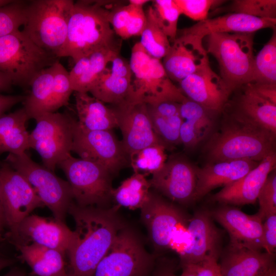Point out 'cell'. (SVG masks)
<instances>
[{"mask_svg":"<svg viewBox=\"0 0 276 276\" xmlns=\"http://www.w3.org/2000/svg\"><path fill=\"white\" fill-rule=\"evenodd\" d=\"M25 96L22 95H4L0 94V117L18 103L23 102Z\"/></svg>","mask_w":276,"mask_h":276,"instance_id":"obj_51","label":"cell"},{"mask_svg":"<svg viewBox=\"0 0 276 276\" xmlns=\"http://www.w3.org/2000/svg\"><path fill=\"white\" fill-rule=\"evenodd\" d=\"M225 110L276 134V104L261 96L251 83L242 85L231 95Z\"/></svg>","mask_w":276,"mask_h":276,"instance_id":"obj_21","label":"cell"},{"mask_svg":"<svg viewBox=\"0 0 276 276\" xmlns=\"http://www.w3.org/2000/svg\"><path fill=\"white\" fill-rule=\"evenodd\" d=\"M275 165L274 153L260 161L241 178L223 187L211 197V200L228 205L254 204L268 175L275 169Z\"/></svg>","mask_w":276,"mask_h":276,"instance_id":"obj_22","label":"cell"},{"mask_svg":"<svg viewBox=\"0 0 276 276\" xmlns=\"http://www.w3.org/2000/svg\"><path fill=\"white\" fill-rule=\"evenodd\" d=\"M132 78L116 74L107 67L89 92L102 102L111 105L132 101Z\"/></svg>","mask_w":276,"mask_h":276,"instance_id":"obj_31","label":"cell"},{"mask_svg":"<svg viewBox=\"0 0 276 276\" xmlns=\"http://www.w3.org/2000/svg\"><path fill=\"white\" fill-rule=\"evenodd\" d=\"M15 262V260L14 259L0 254V271L7 267L11 266Z\"/></svg>","mask_w":276,"mask_h":276,"instance_id":"obj_53","label":"cell"},{"mask_svg":"<svg viewBox=\"0 0 276 276\" xmlns=\"http://www.w3.org/2000/svg\"><path fill=\"white\" fill-rule=\"evenodd\" d=\"M146 176L134 172L118 188L113 189L111 197L116 205L132 210L141 209L148 201L151 192L150 180Z\"/></svg>","mask_w":276,"mask_h":276,"instance_id":"obj_32","label":"cell"},{"mask_svg":"<svg viewBox=\"0 0 276 276\" xmlns=\"http://www.w3.org/2000/svg\"><path fill=\"white\" fill-rule=\"evenodd\" d=\"M197 167L179 156L168 158L163 168L152 175L151 187L170 200L181 204L194 201Z\"/></svg>","mask_w":276,"mask_h":276,"instance_id":"obj_16","label":"cell"},{"mask_svg":"<svg viewBox=\"0 0 276 276\" xmlns=\"http://www.w3.org/2000/svg\"><path fill=\"white\" fill-rule=\"evenodd\" d=\"M145 19L143 7L129 3L113 7L109 17L115 34L124 39L139 34L144 27Z\"/></svg>","mask_w":276,"mask_h":276,"instance_id":"obj_33","label":"cell"},{"mask_svg":"<svg viewBox=\"0 0 276 276\" xmlns=\"http://www.w3.org/2000/svg\"><path fill=\"white\" fill-rule=\"evenodd\" d=\"M251 160H231L208 162L197 168V181L194 201L202 198L212 190L225 187L241 178L259 164Z\"/></svg>","mask_w":276,"mask_h":276,"instance_id":"obj_25","label":"cell"},{"mask_svg":"<svg viewBox=\"0 0 276 276\" xmlns=\"http://www.w3.org/2000/svg\"><path fill=\"white\" fill-rule=\"evenodd\" d=\"M0 187L5 224L13 239L21 222L44 205L25 178L5 162L0 167Z\"/></svg>","mask_w":276,"mask_h":276,"instance_id":"obj_13","label":"cell"},{"mask_svg":"<svg viewBox=\"0 0 276 276\" xmlns=\"http://www.w3.org/2000/svg\"><path fill=\"white\" fill-rule=\"evenodd\" d=\"M74 3L71 0L28 1L23 32L39 47L58 58L67 39Z\"/></svg>","mask_w":276,"mask_h":276,"instance_id":"obj_5","label":"cell"},{"mask_svg":"<svg viewBox=\"0 0 276 276\" xmlns=\"http://www.w3.org/2000/svg\"><path fill=\"white\" fill-rule=\"evenodd\" d=\"M66 276H72L70 273H68V275Z\"/></svg>","mask_w":276,"mask_h":276,"instance_id":"obj_62","label":"cell"},{"mask_svg":"<svg viewBox=\"0 0 276 276\" xmlns=\"http://www.w3.org/2000/svg\"><path fill=\"white\" fill-rule=\"evenodd\" d=\"M107 1L74 2L68 23L66 42L59 57H70L75 63L83 57L107 48H120L109 21Z\"/></svg>","mask_w":276,"mask_h":276,"instance_id":"obj_3","label":"cell"},{"mask_svg":"<svg viewBox=\"0 0 276 276\" xmlns=\"http://www.w3.org/2000/svg\"><path fill=\"white\" fill-rule=\"evenodd\" d=\"M150 242L155 249H172L188 233L183 213L156 193L150 192L148 201L140 209Z\"/></svg>","mask_w":276,"mask_h":276,"instance_id":"obj_11","label":"cell"},{"mask_svg":"<svg viewBox=\"0 0 276 276\" xmlns=\"http://www.w3.org/2000/svg\"><path fill=\"white\" fill-rule=\"evenodd\" d=\"M2 276H26V274L22 270L14 268Z\"/></svg>","mask_w":276,"mask_h":276,"instance_id":"obj_55","label":"cell"},{"mask_svg":"<svg viewBox=\"0 0 276 276\" xmlns=\"http://www.w3.org/2000/svg\"><path fill=\"white\" fill-rule=\"evenodd\" d=\"M27 2L11 1L0 7V38L19 30L23 26Z\"/></svg>","mask_w":276,"mask_h":276,"instance_id":"obj_42","label":"cell"},{"mask_svg":"<svg viewBox=\"0 0 276 276\" xmlns=\"http://www.w3.org/2000/svg\"><path fill=\"white\" fill-rule=\"evenodd\" d=\"M180 103L171 100H163L146 105L150 113L162 117H173L180 115Z\"/></svg>","mask_w":276,"mask_h":276,"instance_id":"obj_48","label":"cell"},{"mask_svg":"<svg viewBox=\"0 0 276 276\" xmlns=\"http://www.w3.org/2000/svg\"><path fill=\"white\" fill-rule=\"evenodd\" d=\"M89 64L88 56L82 57L75 62L74 67L68 73L70 81L73 90L87 71Z\"/></svg>","mask_w":276,"mask_h":276,"instance_id":"obj_49","label":"cell"},{"mask_svg":"<svg viewBox=\"0 0 276 276\" xmlns=\"http://www.w3.org/2000/svg\"><path fill=\"white\" fill-rule=\"evenodd\" d=\"M133 101L147 104L163 100L181 103L186 98L169 78L160 60L149 55L140 42L131 50Z\"/></svg>","mask_w":276,"mask_h":276,"instance_id":"obj_7","label":"cell"},{"mask_svg":"<svg viewBox=\"0 0 276 276\" xmlns=\"http://www.w3.org/2000/svg\"><path fill=\"white\" fill-rule=\"evenodd\" d=\"M57 57L37 45L19 30L0 38V72L12 84L29 86L35 76Z\"/></svg>","mask_w":276,"mask_h":276,"instance_id":"obj_6","label":"cell"},{"mask_svg":"<svg viewBox=\"0 0 276 276\" xmlns=\"http://www.w3.org/2000/svg\"><path fill=\"white\" fill-rule=\"evenodd\" d=\"M152 6L162 29L171 43L177 36V23L181 14L174 0L153 1Z\"/></svg>","mask_w":276,"mask_h":276,"instance_id":"obj_41","label":"cell"},{"mask_svg":"<svg viewBox=\"0 0 276 276\" xmlns=\"http://www.w3.org/2000/svg\"><path fill=\"white\" fill-rule=\"evenodd\" d=\"M145 14L146 24L140 43L149 55L160 60L168 53L171 43L160 27L153 7H149Z\"/></svg>","mask_w":276,"mask_h":276,"instance_id":"obj_34","label":"cell"},{"mask_svg":"<svg viewBox=\"0 0 276 276\" xmlns=\"http://www.w3.org/2000/svg\"><path fill=\"white\" fill-rule=\"evenodd\" d=\"M148 113L154 132L166 148L180 143L179 131L182 120L180 115L162 117Z\"/></svg>","mask_w":276,"mask_h":276,"instance_id":"obj_40","label":"cell"},{"mask_svg":"<svg viewBox=\"0 0 276 276\" xmlns=\"http://www.w3.org/2000/svg\"><path fill=\"white\" fill-rule=\"evenodd\" d=\"M166 149L161 144L152 145L130 155L129 158L134 172L146 175L159 171L168 159Z\"/></svg>","mask_w":276,"mask_h":276,"instance_id":"obj_37","label":"cell"},{"mask_svg":"<svg viewBox=\"0 0 276 276\" xmlns=\"http://www.w3.org/2000/svg\"><path fill=\"white\" fill-rule=\"evenodd\" d=\"M119 207L82 206L73 202L68 213L75 227L66 252L72 276H93L98 263L126 225Z\"/></svg>","mask_w":276,"mask_h":276,"instance_id":"obj_1","label":"cell"},{"mask_svg":"<svg viewBox=\"0 0 276 276\" xmlns=\"http://www.w3.org/2000/svg\"><path fill=\"white\" fill-rule=\"evenodd\" d=\"M182 272L180 275L174 274L173 276H195V271L192 264L182 265Z\"/></svg>","mask_w":276,"mask_h":276,"instance_id":"obj_54","label":"cell"},{"mask_svg":"<svg viewBox=\"0 0 276 276\" xmlns=\"http://www.w3.org/2000/svg\"><path fill=\"white\" fill-rule=\"evenodd\" d=\"M29 119L24 107L0 117V153L20 155L30 148L26 127Z\"/></svg>","mask_w":276,"mask_h":276,"instance_id":"obj_30","label":"cell"},{"mask_svg":"<svg viewBox=\"0 0 276 276\" xmlns=\"http://www.w3.org/2000/svg\"><path fill=\"white\" fill-rule=\"evenodd\" d=\"M218 131L203 149L208 162L247 159L260 162L275 153V135L225 110Z\"/></svg>","mask_w":276,"mask_h":276,"instance_id":"obj_2","label":"cell"},{"mask_svg":"<svg viewBox=\"0 0 276 276\" xmlns=\"http://www.w3.org/2000/svg\"><path fill=\"white\" fill-rule=\"evenodd\" d=\"M275 255L229 245L219 266L222 276H262L274 265Z\"/></svg>","mask_w":276,"mask_h":276,"instance_id":"obj_26","label":"cell"},{"mask_svg":"<svg viewBox=\"0 0 276 276\" xmlns=\"http://www.w3.org/2000/svg\"><path fill=\"white\" fill-rule=\"evenodd\" d=\"M262 276H276V269L275 265L272 266Z\"/></svg>","mask_w":276,"mask_h":276,"instance_id":"obj_58","label":"cell"},{"mask_svg":"<svg viewBox=\"0 0 276 276\" xmlns=\"http://www.w3.org/2000/svg\"><path fill=\"white\" fill-rule=\"evenodd\" d=\"M72 151L80 158L104 167L112 174L125 166L129 158L112 130H85L77 121Z\"/></svg>","mask_w":276,"mask_h":276,"instance_id":"obj_14","label":"cell"},{"mask_svg":"<svg viewBox=\"0 0 276 276\" xmlns=\"http://www.w3.org/2000/svg\"><path fill=\"white\" fill-rule=\"evenodd\" d=\"M119 53V48H104L90 54L88 68L80 79L74 91L88 93L106 70L113 58Z\"/></svg>","mask_w":276,"mask_h":276,"instance_id":"obj_38","label":"cell"},{"mask_svg":"<svg viewBox=\"0 0 276 276\" xmlns=\"http://www.w3.org/2000/svg\"><path fill=\"white\" fill-rule=\"evenodd\" d=\"M207 53L218 63L220 75L229 96L251 81L255 56L253 33H212L206 37Z\"/></svg>","mask_w":276,"mask_h":276,"instance_id":"obj_4","label":"cell"},{"mask_svg":"<svg viewBox=\"0 0 276 276\" xmlns=\"http://www.w3.org/2000/svg\"><path fill=\"white\" fill-rule=\"evenodd\" d=\"M275 26L276 19L261 18L241 13H229L199 21L192 26L178 31L177 34L203 40L212 33H254L265 28L275 29Z\"/></svg>","mask_w":276,"mask_h":276,"instance_id":"obj_23","label":"cell"},{"mask_svg":"<svg viewBox=\"0 0 276 276\" xmlns=\"http://www.w3.org/2000/svg\"><path fill=\"white\" fill-rule=\"evenodd\" d=\"M153 263L142 241L125 226L97 266L93 276H145Z\"/></svg>","mask_w":276,"mask_h":276,"instance_id":"obj_12","label":"cell"},{"mask_svg":"<svg viewBox=\"0 0 276 276\" xmlns=\"http://www.w3.org/2000/svg\"><path fill=\"white\" fill-rule=\"evenodd\" d=\"M12 83L3 73L0 72V92L10 91Z\"/></svg>","mask_w":276,"mask_h":276,"instance_id":"obj_52","label":"cell"},{"mask_svg":"<svg viewBox=\"0 0 276 276\" xmlns=\"http://www.w3.org/2000/svg\"><path fill=\"white\" fill-rule=\"evenodd\" d=\"M20 258L27 263L34 276H66L62 252L34 243L16 245Z\"/></svg>","mask_w":276,"mask_h":276,"instance_id":"obj_28","label":"cell"},{"mask_svg":"<svg viewBox=\"0 0 276 276\" xmlns=\"http://www.w3.org/2000/svg\"><path fill=\"white\" fill-rule=\"evenodd\" d=\"M29 146L41 157L43 165L54 172L56 166L71 154L77 120L67 112L43 114L35 119Z\"/></svg>","mask_w":276,"mask_h":276,"instance_id":"obj_9","label":"cell"},{"mask_svg":"<svg viewBox=\"0 0 276 276\" xmlns=\"http://www.w3.org/2000/svg\"><path fill=\"white\" fill-rule=\"evenodd\" d=\"M57 166L64 173L75 203L82 206L108 208L112 199V174L106 168L72 155Z\"/></svg>","mask_w":276,"mask_h":276,"instance_id":"obj_10","label":"cell"},{"mask_svg":"<svg viewBox=\"0 0 276 276\" xmlns=\"http://www.w3.org/2000/svg\"><path fill=\"white\" fill-rule=\"evenodd\" d=\"M73 236L72 231L65 223L55 217H45L31 214L20 224L15 244L22 239L40 245L57 250L64 255L69 247Z\"/></svg>","mask_w":276,"mask_h":276,"instance_id":"obj_18","label":"cell"},{"mask_svg":"<svg viewBox=\"0 0 276 276\" xmlns=\"http://www.w3.org/2000/svg\"><path fill=\"white\" fill-rule=\"evenodd\" d=\"M5 162L25 178L54 217L64 222L69 208L74 202L68 182L34 162L26 152L20 155L9 153Z\"/></svg>","mask_w":276,"mask_h":276,"instance_id":"obj_8","label":"cell"},{"mask_svg":"<svg viewBox=\"0 0 276 276\" xmlns=\"http://www.w3.org/2000/svg\"><path fill=\"white\" fill-rule=\"evenodd\" d=\"M178 83L179 88L186 98L220 113L230 96L219 75L211 68L209 61Z\"/></svg>","mask_w":276,"mask_h":276,"instance_id":"obj_19","label":"cell"},{"mask_svg":"<svg viewBox=\"0 0 276 276\" xmlns=\"http://www.w3.org/2000/svg\"><path fill=\"white\" fill-rule=\"evenodd\" d=\"M179 114L206 139L214 129L221 113L208 109L186 98L180 103Z\"/></svg>","mask_w":276,"mask_h":276,"instance_id":"obj_35","label":"cell"},{"mask_svg":"<svg viewBox=\"0 0 276 276\" xmlns=\"http://www.w3.org/2000/svg\"><path fill=\"white\" fill-rule=\"evenodd\" d=\"M210 213L227 232L229 245L260 251L263 249V221L257 213L248 215L228 205H223Z\"/></svg>","mask_w":276,"mask_h":276,"instance_id":"obj_17","label":"cell"},{"mask_svg":"<svg viewBox=\"0 0 276 276\" xmlns=\"http://www.w3.org/2000/svg\"><path fill=\"white\" fill-rule=\"evenodd\" d=\"M181 14L201 21L208 18L209 11L219 6L223 1L218 0H174Z\"/></svg>","mask_w":276,"mask_h":276,"instance_id":"obj_45","label":"cell"},{"mask_svg":"<svg viewBox=\"0 0 276 276\" xmlns=\"http://www.w3.org/2000/svg\"><path fill=\"white\" fill-rule=\"evenodd\" d=\"M11 1V0H0V7L9 3Z\"/></svg>","mask_w":276,"mask_h":276,"instance_id":"obj_61","label":"cell"},{"mask_svg":"<svg viewBox=\"0 0 276 276\" xmlns=\"http://www.w3.org/2000/svg\"><path fill=\"white\" fill-rule=\"evenodd\" d=\"M219 12L241 13L267 19H276L275 0H235L225 7L216 9Z\"/></svg>","mask_w":276,"mask_h":276,"instance_id":"obj_39","label":"cell"},{"mask_svg":"<svg viewBox=\"0 0 276 276\" xmlns=\"http://www.w3.org/2000/svg\"><path fill=\"white\" fill-rule=\"evenodd\" d=\"M149 1L146 0H130L129 3L136 6H143Z\"/></svg>","mask_w":276,"mask_h":276,"instance_id":"obj_57","label":"cell"},{"mask_svg":"<svg viewBox=\"0 0 276 276\" xmlns=\"http://www.w3.org/2000/svg\"><path fill=\"white\" fill-rule=\"evenodd\" d=\"M174 274L173 269L169 267L163 269L155 276H173Z\"/></svg>","mask_w":276,"mask_h":276,"instance_id":"obj_56","label":"cell"},{"mask_svg":"<svg viewBox=\"0 0 276 276\" xmlns=\"http://www.w3.org/2000/svg\"><path fill=\"white\" fill-rule=\"evenodd\" d=\"M257 200L259 210L257 214L262 221L267 216L276 214V173L270 172L261 188Z\"/></svg>","mask_w":276,"mask_h":276,"instance_id":"obj_44","label":"cell"},{"mask_svg":"<svg viewBox=\"0 0 276 276\" xmlns=\"http://www.w3.org/2000/svg\"><path fill=\"white\" fill-rule=\"evenodd\" d=\"M162 64L172 81L180 82L209 61L202 40L191 36H177L163 58Z\"/></svg>","mask_w":276,"mask_h":276,"instance_id":"obj_20","label":"cell"},{"mask_svg":"<svg viewBox=\"0 0 276 276\" xmlns=\"http://www.w3.org/2000/svg\"><path fill=\"white\" fill-rule=\"evenodd\" d=\"M219 254L212 253L200 262L192 264L195 276H222L218 262Z\"/></svg>","mask_w":276,"mask_h":276,"instance_id":"obj_47","label":"cell"},{"mask_svg":"<svg viewBox=\"0 0 276 276\" xmlns=\"http://www.w3.org/2000/svg\"><path fill=\"white\" fill-rule=\"evenodd\" d=\"M273 30L270 38L255 56L250 82L276 84V31Z\"/></svg>","mask_w":276,"mask_h":276,"instance_id":"obj_36","label":"cell"},{"mask_svg":"<svg viewBox=\"0 0 276 276\" xmlns=\"http://www.w3.org/2000/svg\"><path fill=\"white\" fill-rule=\"evenodd\" d=\"M53 90L56 111L68 104L74 91L69 79L68 72L57 60L53 64Z\"/></svg>","mask_w":276,"mask_h":276,"instance_id":"obj_43","label":"cell"},{"mask_svg":"<svg viewBox=\"0 0 276 276\" xmlns=\"http://www.w3.org/2000/svg\"><path fill=\"white\" fill-rule=\"evenodd\" d=\"M262 246L265 251L275 255L276 248V214L266 217L262 223Z\"/></svg>","mask_w":276,"mask_h":276,"instance_id":"obj_46","label":"cell"},{"mask_svg":"<svg viewBox=\"0 0 276 276\" xmlns=\"http://www.w3.org/2000/svg\"><path fill=\"white\" fill-rule=\"evenodd\" d=\"M5 224V222L4 220L0 218V241H2L3 239V227Z\"/></svg>","mask_w":276,"mask_h":276,"instance_id":"obj_60","label":"cell"},{"mask_svg":"<svg viewBox=\"0 0 276 276\" xmlns=\"http://www.w3.org/2000/svg\"><path fill=\"white\" fill-rule=\"evenodd\" d=\"M77 123L88 131L112 130L118 127L113 109L88 93L75 91Z\"/></svg>","mask_w":276,"mask_h":276,"instance_id":"obj_27","label":"cell"},{"mask_svg":"<svg viewBox=\"0 0 276 276\" xmlns=\"http://www.w3.org/2000/svg\"><path fill=\"white\" fill-rule=\"evenodd\" d=\"M0 218L4 220L5 222L4 209H3V202H2V192H1V187H0Z\"/></svg>","mask_w":276,"mask_h":276,"instance_id":"obj_59","label":"cell"},{"mask_svg":"<svg viewBox=\"0 0 276 276\" xmlns=\"http://www.w3.org/2000/svg\"><path fill=\"white\" fill-rule=\"evenodd\" d=\"M213 220L205 210L196 212L189 220L190 245L180 258L181 266L197 263L212 253L219 254L221 234Z\"/></svg>","mask_w":276,"mask_h":276,"instance_id":"obj_24","label":"cell"},{"mask_svg":"<svg viewBox=\"0 0 276 276\" xmlns=\"http://www.w3.org/2000/svg\"><path fill=\"white\" fill-rule=\"evenodd\" d=\"M111 108L122 132L123 147L128 157L148 146L163 145L153 130L146 103L129 101L112 105Z\"/></svg>","mask_w":276,"mask_h":276,"instance_id":"obj_15","label":"cell"},{"mask_svg":"<svg viewBox=\"0 0 276 276\" xmlns=\"http://www.w3.org/2000/svg\"><path fill=\"white\" fill-rule=\"evenodd\" d=\"M252 83L256 91L263 98L276 104V84L265 83Z\"/></svg>","mask_w":276,"mask_h":276,"instance_id":"obj_50","label":"cell"},{"mask_svg":"<svg viewBox=\"0 0 276 276\" xmlns=\"http://www.w3.org/2000/svg\"><path fill=\"white\" fill-rule=\"evenodd\" d=\"M31 90L25 96V108L29 119H36L48 113L56 112L53 90V65L42 70L31 81Z\"/></svg>","mask_w":276,"mask_h":276,"instance_id":"obj_29","label":"cell"}]
</instances>
